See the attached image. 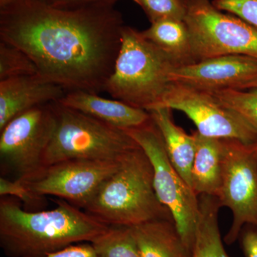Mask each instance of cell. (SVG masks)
I'll return each instance as SVG.
<instances>
[{"instance_id":"7a4b0ae2","label":"cell","mask_w":257,"mask_h":257,"mask_svg":"<svg viewBox=\"0 0 257 257\" xmlns=\"http://www.w3.org/2000/svg\"><path fill=\"white\" fill-rule=\"evenodd\" d=\"M111 226L67 201L30 211L11 197L0 200V246L10 257H42L76 243H92Z\"/></svg>"},{"instance_id":"d4e9b609","label":"cell","mask_w":257,"mask_h":257,"mask_svg":"<svg viewBox=\"0 0 257 257\" xmlns=\"http://www.w3.org/2000/svg\"><path fill=\"white\" fill-rule=\"evenodd\" d=\"M221 11L238 17L257 29V0H212Z\"/></svg>"},{"instance_id":"7402d4cb","label":"cell","mask_w":257,"mask_h":257,"mask_svg":"<svg viewBox=\"0 0 257 257\" xmlns=\"http://www.w3.org/2000/svg\"><path fill=\"white\" fill-rule=\"evenodd\" d=\"M35 74L36 65L24 51L0 40V81Z\"/></svg>"},{"instance_id":"5b68a950","label":"cell","mask_w":257,"mask_h":257,"mask_svg":"<svg viewBox=\"0 0 257 257\" xmlns=\"http://www.w3.org/2000/svg\"><path fill=\"white\" fill-rule=\"evenodd\" d=\"M56 127L42 167L74 159L119 160L140 147L122 128L54 103Z\"/></svg>"},{"instance_id":"cb8c5ba5","label":"cell","mask_w":257,"mask_h":257,"mask_svg":"<svg viewBox=\"0 0 257 257\" xmlns=\"http://www.w3.org/2000/svg\"><path fill=\"white\" fill-rule=\"evenodd\" d=\"M143 9L150 23L165 19L184 20L185 8L182 0H133Z\"/></svg>"},{"instance_id":"7c38bea8","label":"cell","mask_w":257,"mask_h":257,"mask_svg":"<svg viewBox=\"0 0 257 257\" xmlns=\"http://www.w3.org/2000/svg\"><path fill=\"white\" fill-rule=\"evenodd\" d=\"M257 77V59L245 55H225L176 67L170 82L187 84L207 92L243 90Z\"/></svg>"},{"instance_id":"d6986e66","label":"cell","mask_w":257,"mask_h":257,"mask_svg":"<svg viewBox=\"0 0 257 257\" xmlns=\"http://www.w3.org/2000/svg\"><path fill=\"white\" fill-rule=\"evenodd\" d=\"M199 201V220L192 257H229L221 240L218 221L221 206L217 197L202 194Z\"/></svg>"},{"instance_id":"8992f818","label":"cell","mask_w":257,"mask_h":257,"mask_svg":"<svg viewBox=\"0 0 257 257\" xmlns=\"http://www.w3.org/2000/svg\"><path fill=\"white\" fill-rule=\"evenodd\" d=\"M124 130L148 157L157 197L170 211L181 237L192 251L199 220V197L171 162L160 131L152 118L141 126Z\"/></svg>"},{"instance_id":"83f0119b","label":"cell","mask_w":257,"mask_h":257,"mask_svg":"<svg viewBox=\"0 0 257 257\" xmlns=\"http://www.w3.org/2000/svg\"><path fill=\"white\" fill-rule=\"evenodd\" d=\"M118 1L119 0H48L47 2L56 8H74L94 5L114 6Z\"/></svg>"},{"instance_id":"f546056e","label":"cell","mask_w":257,"mask_h":257,"mask_svg":"<svg viewBox=\"0 0 257 257\" xmlns=\"http://www.w3.org/2000/svg\"><path fill=\"white\" fill-rule=\"evenodd\" d=\"M42 1H48V0H42Z\"/></svg>"},{"instance_id":"ba28073f","label":"cell","mask_w":257,"mask_h":257,"mask_svg":"<svg viewBox=\"0 0 257 257\" xmlns=\"http://www.w3.org/2000/svg\"><path fill=\"white\" fill-rule=\"evenodd\" d=\"M222 178L217 199L221 207L232 214V222L224 240L232 244L243 226H257V142L221 140Z\"/></svg>"},{"instance_id":"3957f363","label":"cell","mask_w":257,"mask_h":257,"mask_svg":"<svg viewBox=\"0 0 257 257\" xmlns=\"http://www.w3.org/2000/svg\"><path fill=\"white\" fill-rule=\"evenodd\" d=\"M83 210L116 227L173 220L170 211L157 197L151 162L140 147L123 157L118 170L104 181Z\"/></svg>"},{"instance_id":"44dd1931","label":"cell","mask_w":257,"mask_h":257,"mask_svg":"<svg viewBox=\"0 0 257 257\" xmlns=\"http://www.w3.org/2000/svg\"><path fill=\"white\" fill-rule=\"evenodd\" d=\"M210 93L221 105L239 115L257 133V88L222 89Z\"/></svg>"},{"instance_id":"4316f807","label":"cell","mask_w":257,"mask_h":257,"mask_svg":"<svg viewBox=\"0 0 257 257\" xmlns=\"http://www.w3.org/2000/svg\"><path fill=\"white\" fill-rule=\"evenodd\" d=\"M239 238L244 256L257 257V226H243Z\"/></svg>"},{"instance_id":"484cf974","label":"cell","mask_w":257,"mask_h":257,"mask_svg":"<svg viewBox=\"0 0 257 257\" xmlns=\"http://www.w3.org/2000/svg\"><path fill=\"white\" fill-rule=\"evenodd\" d=\"M42 257H99L92 243H76Z\"/></svg>"},{"instance_id":"9a60e30c","label":"cell","mask_w":257,"mask_h":257,"mask_svg":"<svg viewBox=\"0 0 257 257\" xmlns=\"http://www.w3.org/2000/svg\"><path fill=\"white\" fill-rule=\"evenodd\" d=\"M130 230L141 257H192L174 220L149 221Z\"/></svg>"},{"instance_id":"f1b7e54d","label":"cell","mask_w":257,"mask_h":257,"mask_svg":"<svg viewBox=\"0 0 257 257\" xmlns=\"http://www.w3.org/2000/svg\"><path fill=\"white\" fill-rule=\"evenodd\" d=\"M257 88V77L256 79H253V81H251L249 84H248V85L246 86V89H256ZM244 90V89H243Z\"/></svg>"},{"instance_id":"30bf717a","label":"cell","mask_w":257,"mask_h":257,"mask_svg":"<svg viewBox=\"0 0 257 257\" xmlns=\"http://www.w3.org/2000/svg\"><path fill=\"white\" fill-rule=\"evenodd\" d=\"M123 157L63 161L42 167L30 177L18 179L35 194L57 197L83 209L104 181L118 170Z\"/></svg>"},{"instance_id":"4fadbf2b","label":"cell","mask_w":257,"mask_h":257,"mask_svg":"<svg viewBox=\"0 0 257 257\" xmlns=\"http://www.w3.org/2000/svg\"><path fill=\"white\" fill-rule=\"evenodd\" d=\"M66 92L63 87L40 74L0 81V130L25 111L57 102Z\"/></svg>"},{"instance_id":"52a82bcc","label":"cell","mask_w":257,"mask_h":257,"mask_svg":"<svg viewBox=\"0 0 257 257\" xmlns=\"http://www.w3.org/2000/svg\"><path fill=\"white\" fill-rule=\"evenodd\" d=\"M196 62L225 55L257 59V29L210 0H182Z\"/></svg>"},{"instance_id":"ffe728a7","label":"cell","mask_w":257,"mask_h":257,"mask_svg":"<svg viewBox=\"0 0 257 257\" xmlns=\"http://www.w3.org/2000/svg\"><path fill=\"white\" fill-rule=\"evenodd\" d=\"M92 244L99 257H141L130 228L111 226Z\"/></svg>"},{"instance_id":"e0dca14e","label":"cell","mask_w":257,"mask_h":257,"mask_svg":"<svg viewBox=\"0 0 257 257\" xmlns=\"http://www.w3.org/2000/svg\"><path fill=\"white\" fill-rule=\"evenodd\" d=\"M172 110L170 108L157 107L149 113L160 131L171 162L191 187L195 142L192 135L186 133L183 128L175 124Z\"/></svg>"},{"instance_id":"6da1fadb","label":"cell","mask_w":257,"mask_h":257,"mask_svg":"<svg viewBox=\"0 0 257 257\" xmlns=\"http://www.w3.org/2000/svg\"><path fill=\"white\" fill-rule=\"evenodd\" d=\"M124 26L110 5L60 8L42 0H15L0 8V40L24 51L38 74L67 92H104Z\"/></svg>"},{"instance_id":"2e32d148","label":"cell","mask_w":257,"mask_h":257,"mask_svg":"<svg viewBox=\"0 0 257 257\" xmlns=\"http://www.w3.org/2000/svg\"><path fill=\"white\" fill-rule=\"evenodd\" d=\"M192 135L195 142V155L191 175V188L197 197L202 194L217 197L222 178L221 140Z\"/></svg>"},{"instance_id":"ac0fdd59","label":"cell","mask_w":257,"mask_h":257,"mask_svg":"<svg viewBox=\"0 0 257 257\" xmlns=\"http://www.w3.org/2000/svg\"><path fill=\"white\" fill-rule=\"evenodd\" d=\"M141 32L170 58L175 68L196 63L190 35L184 20H159Z\"/></svg>"},{"instance_id":"5bb4252c","label":"cell","mask_w":257,"mask_h":257,"mask_svg":"<svg viewBox=\"0 0 257 257\" xmlns=\"http://www.w3.org/2000/svg\"><path fill=\"white\" fill-rule=\"evenodd\" d=\"M58 102L122 130L141 126L151 119L150 113L145 109L84 91L67 92Z\"/></svg>"},{"instance_id":"8fae6325","label":"cell","mask_w":257,"mask_h":257,"mask_svg":"<svg viewBox=\"0 0 257 257\" xmlns=\"http://www.w3.org/2000/svg\"><path fill=\"white\" fill-rule=\"evenodd\" d=\"M157 107L182 111L192 120L202 136L218 140H237L246 143L257 142L256 130L239 115L221 105L207 91L182 83L171 82Z\"/></svg>"},{"instance_id":"277c9868","label":"cell","mask_w":257,"mask_h":257,"mask_svg":"<svg viewBox=\"0 0 257 257\" xmlns=\"http://www.w3.org/2000/svg\"><path fill=\"white\" fill-rule=\"evenodd\" d=\"M175 68L141 32L125 25L121 47L104 92L112 99L147 111L160 105Z\"/></svg>"},{"instance_id":"9c48e42d","label":"cell","mask_w":257,"mask_h":257,"mask_svg":"<svg viewBox=\"0 0 257 257\" xmlns=\"http://www.w3.org/2000/svg\"><path fill=\"white\" fill-rule=\"evenodd\" d=\"M54 103L25 111L0 130L2 167L13 172L16 179L27 178L42 167L56 127Z\"/></svg>"},{"instance_id":"603a6c76","label":"cell","mask_w":257,"mask_h":257,"mask_svg":"<svg viewBox=\"0 0 257 257\" xmlns=\"http://www.w3.org/2000/svg\"><path fill=\"white\" fill-rule=\"evenodd\" d=\"M0 196L18 199L27 211H41L46 207L45 197L32 192L18 179L12 180L2 177L0 178Z\"/></svg>"}]
</instances>
